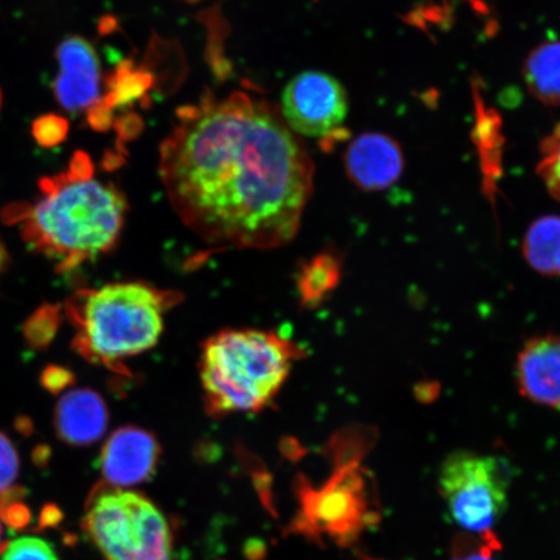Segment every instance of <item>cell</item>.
I'll list each match as a JSON object with an SVG mask.
<instances>
[{"mask_svg":"<svg viewBox=\"0 0 560 560\" xmlns=\"http://www.w3.org/2000/svg\"><path fill=\"white\" fill-rule=\"evenodd\" d=\"M159 174L175 212L202 241L275 249L298 234L314 165L271 104L235 93L178 110L160 145Z\"/></svg>","mask_w":560,"mask_h":560,"instance_id":"6da1fadb","label":"cell"},{"mask_svg":"<svg viewBox=\"0 0 560 560\" xmlns=\"http://www.w3.org/2000/svg\"><path fill=\"white\" fill-rule=\"evenodd\" d=\"M126 201L115 187L82 174L47 188L27 213L24 237L62 271L95 260L115 248Z\"/></svg>","mask_w":560,"mask_h":560,"instance_id":"7a4b0ae2","label":"cell"},{"mask_svg":"<svg viewBox=\"0 0 560 560\" xmlns=\"http://www.w3.org/2000/svg\"><path fill=\"white\" fill-rule=\"evenodd\" d=\"M178 301V293L140 282L77 292L67 303L73 347L96 365L124 370L125 360L158 345L164 315Z\"/></svg>","mask_w":560,"mask_h":560,"instance_id":"3957f363","label":"cell"},{"mask_svg":"<svg viewBox=\"0 0 560 560\" xmlns=\"http://www.w3.org/2000/svg\"><path fill=\"white\" fill-rule=\"evenodd\" d=\"M303 352L289 339L260 330H226L202 346L200 381L210 416L255 412L278 395Z\"/></svg>","mask_w":560,"mask_h":560,"instance_id":"277c9868","label":"cell"},{"mask_svg":"<svg viewBox=\"0 0 560 560\" xmlns=\"http://www.w3.org/2000/svg\"><path fill=\"white\" fill-rule=\"evenodd\" d=\"M105 560H173L170 525L144 495L115 487L97 489L83 520Z\"/></svg>","mask_w":560,"mask_h":560,"instance_id":"5b68a950","label":"cell"},{"mask_svg":"<svg viewBox=\"0 0 560 560\" xmlns=\"http://www.w3.org/2000/svg\"><path fill=\"white\" fill-rule=\"evenodd\" d=\"M511 479L509 462L499 455L458 451L444 459L438 481L452 520L486 536L506 513Z\"/></svg>","mask_w":560,"mask_h":560,"instance_id":"8992f818","label":"cell"},{"mask_svg":"<svg viewBox=\"0 0 560 560\" xmlns=\"http://www.w3.org/2000/svg\"><path fill=\"white\" fill-rule=\"evenodd\" d=\"M348 115V96L341 83L324 72L293 77L282 95V117L298 136L322 138L340 132Z\"/></svg>","mask_w":560,"mask_h":560,"instance_id":"52a82bcc","label":"cell"},{"mask_svg":"<svg viewBox=\"0 0 560 560\" xmlns=\"http://www.w3.org/2000/svg\"><path fill=\"white\" fill-rule=\"evenodd\" d=\"M520 394L528 401L560 411V334L529 339L515 365Z\"/></svg>","mask_w":560,"mask_h":560,"instance_id":"ba28073f","label":"cell"},{"mask_svg":"<svg viewBox=\"0 0 560 560\" xmlns=\"http://www.w3.org/2000/svg\"><path fill=\"white\" fill-rule=\"evenodd\" d=\"M158 459L156 439L136 427H125L105 443L102 471L110 487H132L155 474Z\"/></svg>","mask_w":560,"mask_h":560,"instance_id":"9c48e42d","label":"cell"},{"mask_svg":"<svg viewBox=\"0 0 560 560\" xmlns=\"http://www.w3.org/2000/svg\"><path fill=\"white\" fill-rule=\"evenodd\" d=\"M58 60L56 100L70 112L91 107L101 94V62L94 47L86 39L70 37L60 45Z\"/></svg>","mask_w":560,"mask_h":560,"instance_id":"30bf717a","label":"cell"},{"mask_svg":"<svg viewBox=\"0 0 560 560\" xmlns=\"http://www.w3.org/2000/svg\"><path fill=\"white\" fill-rule=\"evenodd\" d=\"M404 166L400 144L380 132L357 137L346 153L349 178L366 191H383L394 186L400 179Z\"/></svg>","mask_w":560,"mask_h":560,"instance_id":"8fae6325","label":"cell"},{"mask_svg":"<svg viewBox=\"0 0 560 560\" xmlns=\"http://www.w3.org/2000/svg\"><path fill=\"white\" fill-rule=\"evenodd\" d=\"M107 424V406L93 390H70L56 406V431L69 445L89 446L96 443L104 435Z\"/></svg>","mask_w":560,"mask_h":560,"instance_id":"7c38bea8","label":"cell"},{"mask_svg":"<svg viewBox=\"0 0 560 560\" xmlns=\"http://www.w3.org/2000/svg\"><path fill=\"white\" fill-rule=\"evenodd\" d=\"M529 268L545 277H560V215H545L530 223L523 241Z\"/></svg>","mask_w":560,"mask_h":560,"instance_id":"4fadbf2b","label":"cell"},{"mask_svg":"<svg viewBox=\"0 0 560 560\" xmlns=\"http://www.w3.org/2000/svg\"><path fill=\"white\" fill-rule=\"evenodd\" d=\"M523 75L530 94L545 105H560V40L537 46L524 61Z\"/></svg>","mask_w":560,"mask_h":560,"instance_id":"5bb4252c","label":"cell"},{"mask_svg":"<svg viewBox=\"0 0 560 560\" xmlns=\"http://www.w3.org/2000/svg\"><path fill=\"white\" fill-rule=\"evenodd\" d=\"M341 278V261L330 254L319 255L301 271L300 292L307 305L319 304L331 293Z\"/></svg>","mask_w":560,"mask_h":560,"instance_id":"9a60e30c","label":"cell"},{"mask_svg":"<svg viewBox=\"0 0 560 560\" xmlns=\"http://www.w3.org/2000/svg\"><path fill=\"white\" fill-rule=\"evenodd\" d=\"M538 174L552 198L560 201V124L542 140Z\"/></svg>","mask_w":560,"mask_h":560,"instance_id":"2e32d148","label":"cell"},{"mask_svg":"<svg viewBox=\"0 0 560 560\" xmlns=\"http://www.w3.org/2000/svg\"><path fill=\"white\" fill-rule=\"evenodd\" d=\"M0 560H59L50 542L35 536H24L5 544Z\"/></svg>","mask_w":560,"mask_h":560,"instance_id":"e0dca14e","label":"cell"},{"mask_svg":"<svg viewBox=\"0 0 560 560\" xmlns=\"http://www.w3.org/2000/svg\"><path fill=\"white\" fill-rule=\"evenodd\" d=\"M20 472V458L12 441L0 432V495L10 492Z\"/></svg>","mask_w":560,"mask_h":560,"instance_id":"ac0fdd59","label":"cell"},{"mask_svg":"<svg viewBox=\"0 0 560 560\" xmlns=\"http://www.w3.org/2000/svg\"><path fill=\"white\" fill-rule=\"evenodd\" d=\"M66 124L60 118H45L35 128V137L40 143L54 144L59 142L66 135Z\"/></svg>","mask_w":560,"mask_h":560,"instance_id":"d6986e66","label":"cell"},{"mask_svg":"<svg viewBox=\"0 0 560 560\" xmlns=\"http://www.w3.org/2000/svg\"><path fill=\"white\" fill-rule=\"evenodd\" d=\"M495 548V545L493 548L490 545L481 546L478 551H470L468 555H457L452 560H495L492 557V550Z\"/></svg>","mask_w":560,"mask_h":560,"instance_id":"ffe728a7","label":"cell"},{"mask_svg":"<svg viewBox=\"0 0 560 560\" xmlns=\"http://www.w3.org/2000/svg\"><path fill=\"white\" fill-rule=\"evenodd\" d=\"M3 540H4V529H3L2 520H0V550H2L4 548Z\"/></svg>","mask_w":560,"mask_h":560,"instance_id":"44dd1931","label":"cell"}]
</instances>
